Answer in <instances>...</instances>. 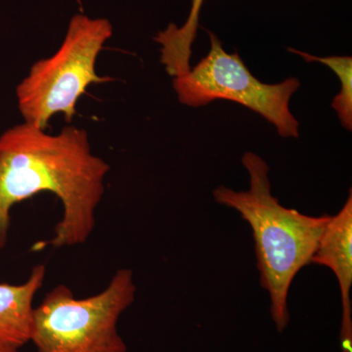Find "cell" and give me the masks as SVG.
<instances>
[{
    "label": "cell",
    "instance_id": "1",
    "mask_svg": "<svg viewBox=\"0 0 352 352\" xmlns=\"http://www.w3.org/2000/svg\"><path fill=\"white\" fill-rule=\"evenodd\" d=\"M110 166L92 153L88 133L73 126L58 134L28 122L0 135V251L8 243L14 206L41 192L61 203V219L45 243L54 249L85 244L96 227Z\"/></svg>",
    "mask_w": 352,
    "mask_h": 352
},
{
    "label": "cell",
    "instance_id": "2",
    "mask_svg": "<svg viewBox=\"0 0 352 352\" xmlns=\"http://www.w3.org/2000/svg\"><path fill=\"white\" fill-rule=\"evenodd\" d=\"M242 164L249 173V190L238 192L219 186L214 190V198L219 205L236 210L251 226L261 284L270 296L275 326L283 332L289 321V288L311 261L330 215L310 217L283 207L272 195L270 166L263 157L247 152Z\"/></svg>",
    "mask_w": 352,
    "mask_h": 352
},
{
    "label": "cell",
    "instance_id": "3",
    "mask_svg": "<svg viewBox=\"0 0 352 352\" xmlns=\"http://www.w3.org/2000/svg\"><path fill=\"white\" fill-rule=\"evenodd\" d=\"M136 292L129 268L116 271L105 289L87 298L58 285L34 307L31 342L38 352H127L118 324Z\"/></svg>",
    "mask_w": 352,
    "mask_h": 352
},
{
    "label": "cell",
    "instance_id": "4",
    "mask_svg": "<svg viewBox=\"0 0 352 352\" xmlns=\"http://www.w3.org/2000/svg\"><path fill=\"white\" fill-rule=\"evenodd\" d=\"M112 36V23L106 18L74 15L59 50L32 65L16 88L25 122L45 131L55 113H63L71 122L87 88L112 80L96 73L97 58Z\"/></svg>",
    "mask_w": 352,
    "mask_h": 352
},
{
    "label": "cell",
    "instance_id": "5",
    "mask_svg": "<svg viewBox=\"0 0 352 352\" xmlns=\"http://www.w3.org/2000/svg\"><path fill=\"white\" fill-rule=\"evenodd\" d=\"M208 55L184 75L173 78L180 103L198 108L217 100L232 101L258 113L280 136L298 138L300 124L289 110V100L300 87L296 78L268 85L256 78L238 53L226 52L212 32Z\"/></svg>",
    "mask_w": 352,
    "mask_h": 352
},
{
    "label": "cell",
    "instance_id": "6",
    "mask_svg": "<svg viewBox=\"0 0 352 352\" xmlns=\"http://www.w3.org/2000/svg\"><path fill=\"white\" fill-rule=\"evenodd\" d=\"M310 263L320 264L333 271L339 283L342 316L340 326L342 352H352V195L342 210L330 217Z\"/></svg>",
    "mask_w": 352,
    "mask_h": 352
},
{
    "label": "cell",
    "instance_id": "7",
    "mask_svg": "<svg viewBox=\"0 0 352 352\" xmlns=\"http://www.w3.org/2000/svg\"><path fill=\"white\" fill-rule=\"evenodd\" d=\"M45 276V265L38 264L24 283H0V342L17 349L31 342L34 300Z\"/></svg>",
    "mask_w": 352,
    "mask_h": 352
},
{
    "label": "cell",
    "instance_id": "8",
    "mask_svg": "<svg viewBox=\"0 0 352 352\" xmlns=\"http://www.w3.org/2000/svg\"><path fill=\"white\" fill-rule=\"evenodd\" d=\"M205 0H193L188 18L182 27L173 23L166 30L157 32L154 41L162 45L161 62L168 75H184L191 68L192 45L195 41L199 28L201 6Z\"/></svg>",
    "mask_w": 352,
    "mask_h": 352
},
{
    "label": "cell",
    "instance_id": "9",
    "mask_svg": "<svg viewBox=\"0 0 352 352\" xmlns=\"http://www.w3.org/2000/svg\"><path fill=\"white\" fill-rule=\"evenodd\" d=\"M289 52L302 57L308 63L317 62L326 65L340 82V91L333 98L332 107L339 117L340 124L347 131L352 129V58L351 56L317 57L302 51L288 48Z\"/></svg>",
    "mask_w": 352,
    "mask_h": 352
},
{
    "label": "cell",
    "instance_id": "10",
    "mask_svg": "<svg viewBox=\"0 0 352 352\" xmlns=\"http://www.w3.org/2000/svg\"><path fill=\"white\" fill-rule=\"evenodd\" d=\"M0 352H22L20 349L9 346V344H4V342H0Z\"/></svg>",
    "mask_w": 352,
    "mask_h": 352
}]
</instances>
